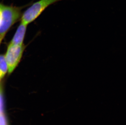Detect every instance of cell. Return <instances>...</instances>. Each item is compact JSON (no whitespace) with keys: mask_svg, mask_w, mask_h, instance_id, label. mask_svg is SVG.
<instances>
[{"mask_svg":"<svg viewBox=\"0 0 126 125\" xmlns=\"http://www.w3.org/2000/svg\"><path fill=\"white\" fill-rule=\"evenodd\" d=\"M2 19L0 23V35L5 36L10 28L19 19L22 7L8 6L2 4Z\"/></svg>","mask_w":126,"mask_h":125,"instance_id":"obj_1","label":"cell"},{"mask_svg":"<svg viewBox=\"0 0 126 125\" xmlns=\"http://www.w3.org/2000/svg\"><path fill=\"white\" fill-rule=\"evenodd\" d=\"M63 0H39L33 4L22 16L21 23L28 25L33 21L50 5Z\"/></svg>","mask_w":126,"mask_h":125,"instance_id":"obj_2","label":"cell"},{"mask_svg":"<svg viewBox=\"0 0 126 125\" xmlns=\"http://www.w3.org/2000/svg\"><path fill=\"white\" fill-rule=\"evenodd\" d=\"M25 48L23 44L19 46L9 44L5 55L9 74L13 72L20 62Z\"/></svg>","mask_w":126,"mask_h":125,"instance_id":"obj_3","label":"cell"},{"mask_svg":"<svg viewBox=\"0 0 126 125\" xmlns=\"http://www.w3.org/2000/svg\"><path fill=\"white\" fill-rule=\"evenodd\" d=\"M27 26L26 25L21 23L10 44L19 46L23 44V41L26 31Z\"/></svg>","mask_w":126,"mask_h":125,"instance_id":"obj_4","label":"cell"},{"mask_svg":"<svg viewBox=\"0 0 126 125\" xmlns=\"http://www.w3.org/2000/svg\"><path fill=\"white\" fill-rule=\"evenodd\" d=\"M8 71V66L5 56L0 55V78H3Z\"/></svg>","mask_w":126,"mask_h":125,"instance_id":"obj_5","label":"cell"},{"mask_svg":"<svg viewBox=\"0 0 126 125\" xmlns=\"http://www.w3.org/2000/svg\"><path fill=\"white\" fill-rule=\"evenodd\" d=\"M0 125H8L6 117L3 112L0 114Z\"/></svg>","mask_w":126,"mask_h":125,"instance_id":"obj_6","label":"cell"},{"mask_svg":"<svg viewBox=\"0 0 126 125\" xmlns=\"http://www.w3.org/2000/svg\"><path fill=\"white\" fill-rule=\"evenodd\" d=\"M3 101L2 98L1 94L0 93V114L2 113L3 112Z\"/></svg>","mask_w":126,"mask_h":125,"instance_id":"obj_7","label":"cell"},{"mask_svg":"<svg viewBox=\"0 0 126 125\" xmlns=\"http://www.w3.org/2000/svg\"><path fill=\"white\" fill-rule=\"evenodd\" d=\"M2 3H0V23L1 22L2 19Z\"/></svg>","mask_w":126,"mask_h":125,"instance_id":"obj_8","label":"cell"},{"mask_svg":"<svg viewBox=\"0 0 126 125\" xmlns=\"http://www.w3.org/2000/svg\"><path fill=\"white\" fill-rule=\"evenodd\" d=\"M4 37V36L0 35V44L1 43V41H2V39Z\"/></svg>","mask_w":126,"mask_h":125,"instance_id":"obj_9","label":"cell"},{"mask_svg":"<svg viewBox=\"0 0 126 125\" xmlns=\"http://www.w3.org/2000/svg\"></svg>","mask_w":126,"mask_h":125,"instance_id":"obj_10","label":"cell"}]
</instances>
